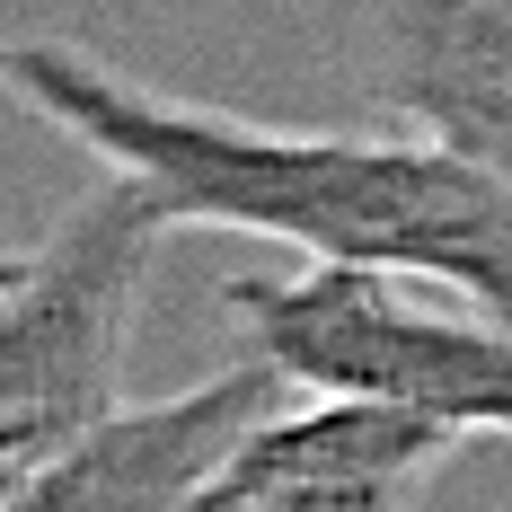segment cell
<instances>
[{"label": "cell", "mask_w": 512, "mask_h": 512, "mask_svg": "<svg viewBox=\"0 0 512 512\" xmlns=\"http://www.w3.org/2000/svg\"><path fill=\"white\" fill-rule=\"evenodd\" d=\"M9 98L36 106L80 151H98V168H133L177 212V230L204 221V230L283 239L309 265L433 274L512 318V186L433 133L256 124L230 106L151 89L71 36L9 45Z\"/></svg>", "instance_id": "1"}, {"label": "cell", "mask_w": 512, "mask_h": 512, "mask_svg": "<svg viewBox=\"0 0 512 512\" xmlns=\"http://www.w3.org/2000/svg\"><path fill=\"white\" fill-rule=\"evenodd\" d=\"M177 230L133 168H98L45 239L0 265V512L18 504L98 415H115L124 345L151 292V256Z\"/></svg>", "instance_id": "2"}, {"label": "cell", "mask_w": 512, "mask_h": 512, "mask_svg": "<svg viewBox=\"0 0 512 512\" xmlns=\"http://www.w3.org/2000/svg\"><path fill=\"white\" fill-rule=\"evenodd\" d=\"M221 309L239 345L283 362L301 389H380L451 415L460 433H512V318L460 283L389 265L230 274Z\"/></svg>", "instance_id": "3"}, {"label": "cell", "mask_w": 512, "mask_h": 512, "mask_svg": "<svg viewBox=\"0 0 512 512\" xmlns=\"http://www.w3.org/2000/svg\"><path fill=\"white\" fill-rule=\"evenodd\" d=\"M477 433L380 389H292L239 442L204 512H407Z\"/></svg>", "instance_id": "4"}, {"label": "cell", "mask_w": 512, "mask_h": 512, "mask_svg": "<svg viewBox=\"0 0 512 512\" xmlns=\"http://www.w3.org/2000/svg\"><path fill=\"white\" fill-rule=\"evenodd\" d=\"M292 389L301 380L283 362H265V354L239 345L230 371H204L177 398H142V407L98 415L9 512H186V504L204 512V495L221 486V468L239 460V442Z\"/></svg>", "instance_id": "5"}, {"label": "cell", "mask_w": 512, "mask_h": 512, "mask_svg": "<svg viewBox=\"0 0 512 512\" xmlns=\"http://www.w3.org/2000/svg\"><path fill=\"white\" fill-rule=\"evenodd\" d=\"M345 62L380 124L433 133L512 186V0H354Z\"/></svg>", "instance_id": "6"}]
</instances>
